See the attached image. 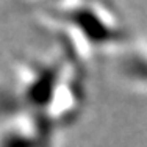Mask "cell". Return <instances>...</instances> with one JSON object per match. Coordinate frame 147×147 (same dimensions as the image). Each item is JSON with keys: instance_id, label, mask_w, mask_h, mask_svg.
Wrapping results in <instances>:
<instances>
[{"instance_id": "cell-1", "label": "cell", "mask_w": 147, "mask_h": 147, "mask_svg": "<svg viewBox=\"0 0 147 147\" xmlns=\"http://www.w3.org/2000/svg\"><path fill=\"white\" fill-rule=\"evenodd\" d=\"M39 22L55 30L77 61L128 41V31L113 5L102 2H74L39 5ZM82 64V63H80Z\"/></svg>"}]
</instances>
